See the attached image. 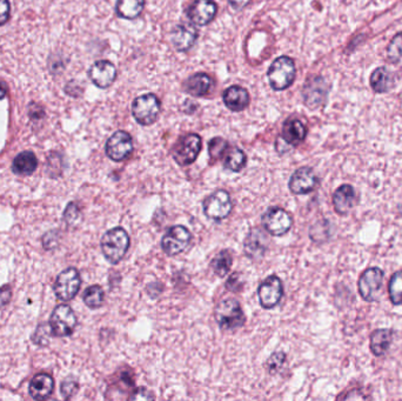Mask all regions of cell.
Here are the masks:
<instances>
[{"label":"cell","mask_w":402,"mask_h":401,"mask_svg":"<svg viewBox=\"0 0 402 401\" xmlns=\"http://www.w3.org/2000/svg\"><path fill=\"white\" fill-rule=\"evenodd\" d=\"M78 382H76L72 378H69L64 380V382L61 384V394L65 399H70L72 398L73 394L76 393V389H78Z\"/></svg>","instance_id":"36"},{"label":"cell","mask_w":402,"mask_h":401,"mask_svg":"<svg viewBox=\"0 0 402 401\" xmlns=\"http://www.w3.org/2000/svg\"><path fill=\"white\" fill-rule=\"evenodd\" d=\"M318 184V178L313 169L300 167L292 174L290 179V189L293 194H307L312 192Z\"/></svg>","instance_id":"17"},{"label":"cell","mask_w":402,"mask_h":401,"mask_svg":"<svg viewBox=\"0 0 402 401\" xmlns=\"http://www.w3.org/2000/svg\"><path fill=\"white\" fill-rule=\"evenodd\" d=\"M388 293L393 305H402V271L395 272L390 278Z\"/></svg>","instance_id":"32"},{"label":"cell","mask_w":402,"mask_h":401,"mask_svg":"<svg viewBox=\"0 0 402 401\" xmlns=\"http://www.w3.org/2000/svg\"><path fill=\"white\" fill-rule=\"evenodd\" d=\"M6 96V88H5L4 85L0 84V101L5 98Z\"/></svg>","instance_id":"44"},{"label":"cell","mask_w":402,"mask_h":401,"mask_svg":"<svg viewBox=\"0 0 402 401\" xmlns=\"http://www.w3.org/2000/svg\"><path fill=\"white\" fill-rule=\"evenodd\" d=\"M131 400H147V399H153L152 394L149 393V391L145 389H138L137 391L133 392L132 395L129 397Z\"/></svg>","instance_id":"41"},{"label":"cell","mask_w":402,"mask_h":401,"mask_svg":"<svg viewBox=\"0 0 402 401\" xmlns=\"http://www.w3.org/2000/svg\"><path fill=\"white\" fill-rule=\"evenodd\" d=\"M106 156L113 161H125L133 152V139L129 133L125 131H117L109 136L105 146Z\"/></svg>","instance_id":"12"},{"label":"cell","mask_w":402,"mask_h":401,"mask_svg":"<svg viewBox=\"0 0 402 401\" xmlns=\"http://www.w3.org/2000/svg\"><path fill=\"white\" fill-rule=\"evenodd\" d=\"M10 18V3L8 0H0V26L4 25Z\"/></svg>","instance_id":"39"},{"label":"cell","mask_w":402,"mask_h":401,"mask_svg":"<svg viewBox=\"0 0 402 401\" xmlns=\"http://www.w3.org/2000/svg\"><path fill=\"white\" fill-rule=\"evenodd\" d=\"M307 136V129L300 119L290 116L282 126V138L286 144L297 146L305 141Z\"/></svg>","instance_id":"22"},{"label":"cell","mask_w":402,"mask_h":401,"mask_svg":"<svg viewBox=\"0 0 402 401\" xmlns=\"http://www.w3.org/2000/svg\"><path fill=\"white\" fill-rule=\"evenodd\" d=\"M160 113V101L156 94L147 93L134 99L132 105V114L138 124L149 126L157 121Z\"/></svg>","instance_id":"4"},{"label":"cell","mask_w":402,"mask_h":401,"mask_svg":"<svg viewBox=\"0 0 402 401\" xmlns=\"http://www.w3.org/2000/svg\"><path fill=\"white\" fill-rule=\"evenodd\" d=\"M81 217V212H79V209L76 207V205L71 204L67 206V209L65 211L64 213V219L67 224H74L78 219Z\"/></svg>","instance_id":"38"},{"label":"cell","mask_w":402,"mask_h":401,"mask_svg":"<svg viewBox=\"0 0 402 401\" xmlns=\"http://www.w3.org/2000/svg\"><path fill=\"white\" fill-rule=\"evenodd\" d=\"M370 83L375 93H386L394 86V78L386 68H378L372 73Z\"/></svg>","instance_id":"26"},{"label":"cell","mask_w":402,"mask_h":401,"mask_svg":"<svg viewBox=\"0 0 402 401\" xmlns=\"http://www.w3.org/2000/svg\"><path fill=\"white\" fill-rule=\"evenodd\" d=\"M192 240V234L189 229L182 225H176L169 227V231L161 239V249L169 256L174 257L184 252Z\"/></svg>","instance_id":"5"},{"label":"cell","mask_w":402,"mask_h":401,"mask_svg":"<svg viewBox=\"0 0 402 401\" xmlns=\"http://www.w3.org/2000/svg\"><path fill=\"white\" fill-rule=\"evenodd\" d=\"M76 317L67 305L56 306L50 319L51 332L56 337H69L76 329Z\"/></svg>","instance_id":"10"},{"label":"cell","mask_w":402,"mask_h":401,"mask_svg":"<svg viewBox=\"0 0 402 401\" xmlns=\"http://www.w3.org/2000/svg\"><path fill=\"white\" fill-rule=\"evenodd\" d=\"M89 79L99 89H107L117 79V68L109 61H99L91 66Z\"/></svg>","instance_id":"16"},{"label":"cell","mask_w":402,"mask_h":401,"mask_svg":"<svg viewBox=\"0 0 402 401\" xmlns=\"http://www.w3.org/2000/svg\"><path fill=\"white\" fill-rule=\"evenodd\" d=\"M202 141L197 133H189L182 136L173 147V159L180 166H189L197 161L201 151Z\"/></svg>","instance_id":"7"},{"label":"cell","mask_w":402,"mask_h":401,"mask_svg":"<svg viewBox=\"0 0 402 401\" xmlns=\"http://www.w3.org/2000/svg\"><path fill=\"white\" fill-rule=\"evenodd\" d=\"M233 209V203L229 193L225 189H218L204 201V213L212 220H224Z\"/></svg>","instance_id":"6"},{"label":"cell","mask_w":402,"mask_h":401,"mask_svg":"<svg viewBox=\"0 0 402 401\" xmlns=\"http://www.w3.org/2000/svg\"><path fill=\"white\" fill-rule=\"evenodd\" d=\"M226 287L231 289V291H237L239 289V278H237V273H234L233 276L229 278L227 282H226Z\"/></svg>","instance_id":"42"},{"label":"cell","mask_w":402,"mask_h":401,"mask_svg":"<svg viewBox=\"0 0 402 401\" xmlns=\"http://www.w3.org/2000/svg\"><path fill=\"white\" fill-rule=\"evenodd\" d=\"M217 4L213 0H195L187 10L189 21L198 26H206L217 16Z\"/></svg>","instance_id":"15"},{"label":"cell","mask_w":402,"mask_h":401,"mask_svg":"<svg viewBox=\"0 0 402 401\" xmlns=\"http://www.w3.org/2000/svg\"><path fill=\"white\" fill-rule=\"evenodd\" d=\"M54 381L49 374H36L30 384V394L36 400H44L52 394Z\"/></svg>","instance_id":"24"},{"label":"cell","mask_w":402,"mask_h":401,"mask_svg":"<svg viewBox=\"0 0 402 401\" xmlns=\"http://www.w3.org/2000/svg\"><path fill=\"white\" fill-rule=\"evenodd\" d=\"M229 145L227 141H224L222 138L215 136L212 141H209V156L212 158V161H217L225 156V153L229 150Z\"/></svg>","instance_id":"33"},{"label":"cell","mask_w":402,"mask_h":401,"mask_svg":"<svg viewBox=\"0 0 402 401\" xmlns=\"http://www.w3.org/2000/svg\"><path fill=\"white\" fill-rule=\"evenodd\" d=\"M262 226L274 237H282L292 229L293 219L290 213L282 207H270L262 218Z\"/></svg>","instance_id":"8"},{"label":"cell","mask_w":402,"mask_h":401,"mask_svg":"<svg viewBox=\"0 0 402 401\" xmlns=\"http://www.w3.org/2000/svg\"><path fill=\"white\" fill-rule=\"evenodd\" d=\"M222 101L227 109L233 112H242L250 105V93L242 86L233 85L225 90L222 94Z\"/></svg>","instance_id":"20"},{"label":"cell","mask_w":402,"mask_h":401,"mask_svg":"<svg viewBox=\"0 0 402 401\" xmlns=\"http://www.w3.org/2000/svg\"><path fill=\"white\" fill-rule=\"evenodd\" d=\"M104 291L100 286L93 285L89 286V289L85 291L83 299H84L85 305L89 309H99L104 304Z\"/></svg>","instance_id":"31"},{"label":"cell","mask_w":402,"mask_h":401,"mask_svg":"<svg viewBox=\"0 0 402 401\" xmlns=\"http://www.w3.org/2000/svg\"><path fill=\"white\" fill-rule=\"evenodd\" d=\"M286 361V354L284 352H274L272 353L268 360L266 361V367L270 373H275L282 369Z\"/></svg>","instance_id":"35"},{"label":"cell","mask_w":402,"mask_h":401,"mask_svg":"<svg viewBox=\"0 0 402 401\" xmlns=\"http://www.w3.org/2000/svg\"><path fill=\"white\" fill-rule=\"evenodd\" d=\"M81 279L78 269L70 267L63 271L56 279L54 293L63 301L72 300L81 289Z\"/></svg>","instance_id":"11"},{"label":"cell","mask_w":402,"mask_h":401,"mask_svg":"<svg viewBox=\"0 0 402 401\" xmlns=\"http://www.w3.org/2000/svg\"><path fill=\"white\" fill-rule=\"evenodd\" d=\"M251 0H229V4L237 10V11H240L242 8H245L247 5L250 4Z\"/></svg>","instance_id":"43"},{"label":"cell","mask_w":402,"mask_h":401,"mask_svg":"<svg viewBox=\"0 0 402 401\" xmlns=\"http://www.w3.org/2000/svg\"><path fill=\"white\" fill-rule=\"evenodd\" d=\"M247 156L242 150L237 147H229L224 156V166L225 169L232 172H240L246 166Z\"/></svg>","instance_id":"29"},{"label":"cell","mask_w":402,"mask_h":401,"mask_svg":"<svg viewBox=\"0 0 402 401\" xmlns=\"http://www.w3.org/2000/svg\"><path fill=\"white\" fill-rule=\"evenodd\" d=\"M387 58L390 63H399L402 59V32L392 39L387 48Z\"/></svg>","instance_id":"34"},{"label":"cell","mask_w":402,"mask_h":401,"mask_svg":"<svg viewBox=\"0 0 402 401\" xmlns=\"http://www.w3.org/2000/svg\"><path fill=\"white\" fill-rule=\"evenodd\" d=\"M267 246H268V238L260 229H251L244 243L246 256L253 260L262 259L265 256Z\"/></svg>","instance_id":"18"},{"label":"cell","mask_w":402,"mask_h":401,"mask_svg":"<svg viewBox=\"0 0 402 401\" xmlns=\"http://www.w3.org/2000/svg\"><path fill=\"white\" fill-rule=\"evenodd\" d=\"M198 36L199 33L193 25L182 23V24L177 25L172 31V44L177 48V51H180V52L189 51V48L195 44Z\"/></svg>","instance_id":"19"},{"label":"cell","mask_w":402,"mask_h":401,"mask_svg":"<svg viewBox=\"0 0 402 401\" xmlns=\"http://www.w3.org/2000/svg\"><path fill=\"white\" fill-rule=\"evenodd\" d=\"M213 81L207 73H195L182 85L186 93L193 96H204L211 91Z\"/></svg>","instance_id":"23"},{"label":"cell","mask_w":402,"mask_h":401,"mask_svg":"<svg viewBox=\"0 0 402 401\" xmlns=\"http://www.w3.org/2000/svg\"><path fill=\"white\" fill-rule=\"evenodd\" d=\"M215 320L222 329H235L245 322V314L240 302L234 298H226L217 305Z\"/></svg>","instance_id":"3"},{"label":"cell","mask_w":402,"mask_h":401,"mask_svg":"<svg viewBox=\"0 0 402 401\" xmlns=\"http://www.w3.org/2000/svg\"><path fill=\"white\" fill-rule=\"evenodd\" d=\"M233 264V257L232 253L229 249H224L218 253L217 256L211 261V269L217 274L218 277L224 278L229 273V269H232Z\"/></svg>","instance_id":"30"},{"label":"cell","mask_w":402,"mask_h":401,"mask_svg":"<svg viewBox=\"0 0 402 401\" xmlns=\"http://www.w3.org/2000/svg\"><path fill=\"white\" fill-rule=\"evenodd\" d=\"M393 339V331L390 329H375L370 336V351L377 357H381L390 349Z\"/></svg>","instance_id":"25"},{"label":"cell","mask_w":402,"mask_h":401,"mask_svg":"<svg viewBox=\"0 0 402 401\" xmlns=\"http://www.w3.org/2000/svg\"><path fill=\"white\" fill-rule=\"evenodd\" d=\"M357 203V194L353 186L341 185L338 189H335L333 194V206L335 212L340 216H345L353 209Z\"/></svg>","instance_id":"21"},{"label":"cell","mask_w":402,"mask_h":401,"mask_svg":"<svg viewBox=\"0 0 402 401\" xmlns=\"http://www.w3.org/2000/svg\"><path fill=\"white\" fill-rule=\"evenodd\" d=\"M50 329H51V327H47V326H39V327L36 329L34 337H33L34 342H36V344H41V345H46V344L49 342Z\"/></svg>","instance_id":"37"},{"label":"cell","mask_w":402,"mask_h":401,"mask_svg":"<svg viewBox=\"0 0 402 401\" xmlns=\"http://www.w3.org/2000/svg\"><path fill=\"white\" fill-rule=\"evenodd\" d=\"M297 76V68L293 59L287 56L277 58L270 66L267 78L271 88L275 91H284L293 84Z\"/></svg>","instance_id":"2"},{"label":"cell","mask_w":402,"mask_h":401,"mask_svg":"<svg viewBox=\"0 0 402 401\" xmlns=\"http://www.w3.org/2000/svg\"><path fill=\"white\" fill-rule=\"evenodd\" d=\"M257 297L262 309H272L284 297V285L277 276H270L262 281L257 289Z\"/></svg>","instance_id":"13"},{"label":"cell","mask_w":402,"mask_h":401,"mask_svg":"<svg viewBox=\"0 0 402 401\" xmlns=\"http://www.w3.org/2000/svg\"><path fill=\"white\" fill-rule=\"evenodd\" d=\"M131 245L129 233L123 227L109 229L101 238V251L111 264L120 263Z\"/></svg>","instance_id":"1"},{"label":"cell","mask_w":402,"mask_h":401,"mask_svg":"<svg viewBox=\"0 0 402 401\" xmlns=\"http://www.w3.org/2000/svg\"><path fill=\"white\" fill-rule=\"evenodd\" d=\"M36 165L38 161L34 153L25 151L14 158L12 165L13 172L21 176H30L36 171Z\"/></svg>","instance_id":"28"},{"label":"cell","mask_w":402,"mask_h":401,"mask_svg":"<svg viewBox=\"0 0 402 401\" xmlns=\"http://www.w3.org/2000/svg\"><path fill=\"white\" fill-rule=\"evenodd\" d=\"M383 278L385 273L379 267H370L362 273L359 278L358 287L359 293L363 300L373 302L378 299L383 284Z\"/></svg>","instance_id":"9"},{"label":"cell","mask_w":402,"mask_h":401,"mask_svg":"<svg viewBox=\"0 0 402 401\" xmlns=\"http://www.w3.org/2000/svg\"><path fill=\"white\" fill-rule=\"evenodd\" d=\"M11 300V289L10 286H4L0 289V309L8 305Z\"/></svg>","instance_id":"40"},{"label":"cell","mask_w":402,"mask_h":401,"mask_svg":"<svg viewBox=\"0 0 402 401\" xmlns=\"http://www.w3.org/2000/svg\"><path fill=\"white\" fill-rule=\"evenodd\" d=\"M328 85L321 76H314L306 83L302 90L304 101L310 109H317L326 103Z\"/></svg>","instance_id":"14"},{"label":"cell","mask_w":402,"mask_h":401,"mask_svg":"<svg viewBox=\"0 0 402 401\" xmlns=\"http://www.w3.org/2000/svg\"><path fill=\"white\" fill-rule=\"evenodd\" d=\"M145 8V0H117L116 11L123 19L133 21L140 16Z\"/></svg>","instance_id":"27"}]
</instances>
